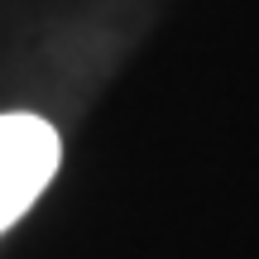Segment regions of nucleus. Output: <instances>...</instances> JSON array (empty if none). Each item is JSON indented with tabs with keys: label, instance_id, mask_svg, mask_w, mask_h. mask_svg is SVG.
<instances>
[{
	"label": "nucleus",
	"instance_id": "f257e3e1",
	"mask_svg": "<svg viewBox=\"0 0 259 259\" xmlns=\"http://www.w3.org/2000/svg\"><path fill=\"white\" fill-rule=\"evenodd\" d=\"M58 173V130L38 115H0V231L19 221Z\"/></svg>",
	"mask_w": 259,
	"mask_h": 259
}]
</instances>
